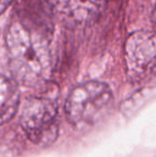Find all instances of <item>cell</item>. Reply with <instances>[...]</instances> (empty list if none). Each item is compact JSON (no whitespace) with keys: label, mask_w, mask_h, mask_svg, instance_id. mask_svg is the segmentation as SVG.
I'll use <instances>...</instances> for the list:
<instances>
[{"label":"cell","mask_w":156,"mask_h":157,"mask_svg":"<svg viewBox=\"0 0 156 157\" xmlns=\"http://www.w3.org/2000/svg\"><path fill=\"white\" fill-rule=\"evenodd\" d=\"M6 44L13 76L19 82L33 87L50 78L52 63L49 39L14 21L6 30Z\"/></svg>","instance_id":"obj_1"},{"label":"cell","mask_w":156,"mask_h":157,"mask_svg":"<svg viewBox=\"0 0 156 157\" xmlns=\"http://www.w3.org/2000/svg\"><path fill=\"white\" fill-rule=\"evenodd\" d=\"M113 103L108 85L88 81L74 88L65 101V117L73 125H91L103 118Z\"/></svg>","instance_id":"obj_2"},{"label":"cell","mask_w":156,"mask_h":157,"mask_svg":"<svg viewBox=\"0 0 156 157\" xmlns=\"http://www.w3.org/2000/svg\"><path fill=\"white\" fill-rule=\"evenodd\" d=\"M21 125L30 141L48 147L58 138V110L51 101L44 97L26 99L21 113Z\"/></svg>","instance_id":"obj_3"},{"label":"cell","mask_w":156,"mask_h":157,"mask_svg":"<svg viewBox=\"0 0 156 157\" xmlns=\"http://www.w3.org/2000/svg\"><path fill=\"white\" fill-rule=\"evenodd\" d=\"M125 66L131 81H142L156 75V31H137L125 44Z\"/></svg>","instance_id":"obj_4"},{"label":"cell","mask_w":156,"mask_h":157,"mask_svg":"<svg viewBox=\"0 0 156 157\" xmlns=\"http://www.w3.org/2000/svg\"><path fill=\"white\" fill-rule=\"evenodd\" d=\"M17 21L27 29L49 39L52 34V12L48 0H16Z\"/></svg>","instance_id":"obj_5"},{"label":"cell","mask_w":156,"mask_h":157,"mask_svg":"<svg viewBox=\"0 0 156 157\" xmlns=\"http://www.w3.org/2000/svg\"><path fill=\"white\" fill-rule=\"evenodd\" d=\"M106 0H48L54 14L72 26L88 25L101 14Z\"/></svg>","instance_id":"obj_6"},{"label":"cell","mask_w":156,"mask_h":157,"mask_svg":"<svg viewBox=\"0 0 156 157\" xmlns=\"http://www.w3.org/2000/svg\"><path fill=\"white\" fill-rule=\"evenodd\" d=\"M19 105V93L14 80L0 67V125L15 116Z\"/></svg>","instance_id":"obj_7"},{"label":"cell","mask_w":156,"mask_h":157,"mask_svg":"<svg viewBox=\"0 0 156 157\" xmlns=\"http://www.w3.org/2000/svg\"><path fill=\"white\" fill-rule=\"evenodd\" d=\"M13 0H0V15L8 9V6L12 3Z\"/></svg>","instance_id":"obj_8"},{"label":"cell","mask_w":156,"mask_h":157,"mask_svg":"<svg viewBox=\"0 0 156 157\" xmlns=\"http://www.w3.org/2000/svg\"><path fill=\"white\" fill-rule=\"evenodd\" d=\"M153 16H154V19H155V21H156V8H155V11H154V15H153Z\"/></svg>","instance_id":"obj_9"}]
</instances>
